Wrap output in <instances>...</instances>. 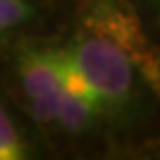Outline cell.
I'll use <instances>...</instances> for the list:
<instances>
[{
    "label": "cell",
    "mask_w": 160,
    "mask_h": 160,
    "mask_svg": "<svg viewBox=\"0 0 160 160\" xmlns=\"http://www.w3.org/2000/svg\"><path fill=\"white\" fill-rule=\"evenodd\" d=\"M62 48L98 96L108 119L129 108L135 92V67H150L131 42L89 17Z\"/></svg>",
    "instance_id": "obj_1"
},
{
    "label": "cell",
    "mask_w": 160,
    "mask_h": 160,
    "mask_svg": "<svg viewBox=\"0 0 160 160\" xmlns=\"http://www.w3.org/2000/svg\"><path fill=\"white\" fill-rule=\"evenodd\" d=\"M12 73L33 121L42 127H54L58 102L67 88V58L62 46L21 48L15 56Z\"/></svg>",
    "instance_id": "obj_2"
},
{
    "label": "cell",
    "mask_w": 160,
    "mask_h": 160,
    "mask_svg": "<svg viewBox=\"0 0 160 160\" xmlns=\"http://www.w3.org/2000/svg\"><path fill=\"white\" fill-rule=\"evenodd\" d=\"M33 152L36 148L29 137L0 104V160H25L31 158Z\"/></svg>",
    "instance_id": "obj_3"
},
{
    "label": "cell",
    "mask_w": 160,
    "mask_h": 160,
    "mask_svg": "<svg viewBox=\"0 0 160 160\" xmlns=\"http://www.w3.org/2000/svg\"><path fill=\"white\" fill-rule=\"evenodd\" d=\"M36 15L31 0H0V36L27 23Z\"/></svg>",
    "instance_id": "obj_4"
},
{
    "label": "cell",
    "mask_w": 160,
    "mask_h": 160,
    "mask_svg": "<svg viewBox=\"0 0 160 160\" xmlns=\"http://www.w3.org/2000/svg\"><path fill=\"white\" fill-rule=\"evenodd\" d=\"M158 6H160V0H158Z\"/></svg>",
    "instance_id": "obj_5"
}]
</instances>
